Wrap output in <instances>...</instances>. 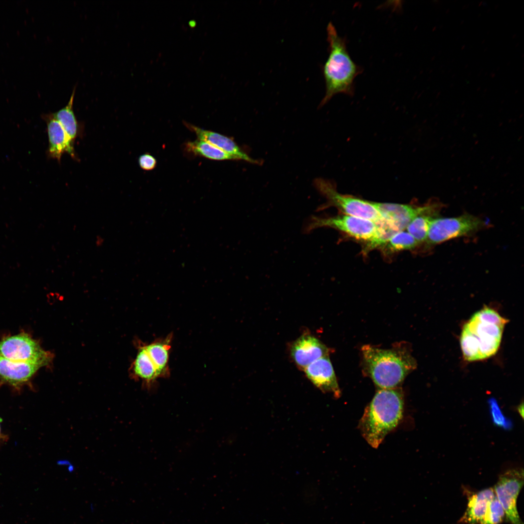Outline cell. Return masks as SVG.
<instances>
[{
    "instance_id": "obj_19",
    "label": "cell",
    "mask_w": 524,
    "mask_h": 524,
    "mask_svg": "<svg viewBox=\"0 0 524 524\" xmlns=\"http://www.w3.org/2000/svg\"><path fill=\"white\" fill-rule=\"evenodd\" d=\"M76 86L74 87L68 102L58 111L51 113L52 116L61 125L69 137L74 142L82 133V125L78 122L74 114L73 106Z\"/></svg>"
},
{
    "instance_id": "obj_28",
    "label": "cell",
    "mask_w": 524,
    "mask_h": 524,
    "mask_svg": "<svg viewBox=\"0 0 524 524\" xmlns=\"http://www.w3.org/2000/svg\"><path fill=\"white\" fill-rule=\"evenodd\" d=\"M517 411L519 412V414L521 416L522 419H523L524 418V404H523V402H522V403L520 404L517 407Z\"/></svg>"
},
{
    "instance_id": "obj_24",
    "label": "cell",
    "mask_w": 524,
    "mask_h": 524,
    "mask_svg": "<svg viewBox=\"0 0 524 524\" xmlns=\"http://www.w3.org/2000/svg\"><path fill=\"white\" fill-rule=\"evenodd\" d=\"M505 517V511L496 495L489 503L480 524H499Z\"/></svg>"
},
{
    "instance_id": "obj_25",
    "label": "cell",
    "mask_w": 524,
    "mask_h": 524,
    "mask_svg": "<svg viewBox=\"0 0 524 524\" xmlns=\"http://www.w3.org/2000/svg\"><path fill=\"white\" fill-rule=\"evenodd\" d=\"M488 402L493 423L496 426L505 430L511 429L513 426L512 422L502 413L497 400L494 398H491Z\"/></svg>"
},
{
    "instance_id": "obj_15",
    "label": "cell",
    "mask_w": 524,
    "mask_h": 524,
    "mask_svg": "<svg viewBox=\"0 0 524 524\" xmlns=\"http://www.w3.org/2000/svg\"><path fill=\"white\" fill-rule=\"evenodd\" d=\"M184 124L188 129L192 132H195L198 139L210 143L233 156L237 160H243L252 164H260V162L252 159L243 151L236 143L230 138L214 131L201 129L187 123H185Z\"/></svg>"
},
{
    "instance_id": "obj_27",
    "label": "cell",
    "mask_w": 524,
    "mask_h": 524,
    "mask_svg": "<svg viewBox=\"0 0 524 524\" xmlns=\"http://www.w3.org/2000/svg\"><path fill=\"white\" fill-rule=\"evenodd\" d=\"M104 242L103 238L100 236L97 235L96 238L95 244L97 246L100 247L102 246Z\"/></svg>"
},
{
    "instance_id": "obj_9",
    "label": "cell",
    "mask_w": 524,
    "mask_h": 524,
    "mask_svg": "<svg viewBox=\"0 0 524 524\" xmlns=\"http://www.w3.org/2000/svg\"><path fill=\"white\" fill-rule=\"evenodd\" d=\"M524 470H509L501 474L493 490L505 511V517L511 524H523L517 508V499L524 485Z\"/></svg>"
},
{
    "instance_id": "obj_11",
    "label": "cell",
    "mask_w": 524,
    "mask_h": 524,
    "mask_svg": "<svg viewBox=\"0 0 524 524\" xmlns=\"http://www.w3.org/2000/svg\"><path fill=\"white\" fill-rule=\"evenodd\" d=\"M291 358L302 370L315 360L329 354V349L314 336L304 334L297 338L290 348Z\"/></svg>"
},
{
    "instance_id": "obj_1",
    "label": "cell",
    "mask_w": 524,
    "mask_h": 524,
    "mask_svg": "<svg viewBox=\"0 0 524 524\" xmlns=\"http://www.w3.org/2000/svg\"><path fill=\"white\" fill-rule=\"evenodd\" d=\"M508 322V319L489 307H484L473 314L463 326L460 336L465 360L479 361L494 355Z\"/></svg>"
},
{
    "instance_id": "obj_7",
    "label": "cell",
    "mask_w": 524,
    "mask_h": 524,
    "mask_svg": "<svg viewBox=\"0 0 524 524\" xmlns=\"http://www.w3.org/2000/svg\"><path fill=\"white\" fill-rule=\"evenodd\" d=\"M484 225L480 218L467 213L454 217L434 218L426 241L429 245H437L475 232Z\"/></svg>"
},
{
    "instance_id": "obj_16",
    "label": "cell",
    "mask_w": 524,
    "mask_h": 524,
    "mask_svg": "<svg viewBox=\"0 0 524 524\" xmlns=\"http://www.w3.org/2000/svg\"><path fill=\"white\" fill-rule=\"evenodd\" d=\"M495 494L493 488H489L468 496L466 510L458 523L463 524H480L489 502Z\"/></svg>"
},
{
    "instance_id": "obj_5",
    "label": "cell",
    "mask_w": 524,
    "mask_h": 524,
    "mask_svg": "<svg viewBox=\"0 0 524 524\" xmlns=\"http://www.w3.org/2000/svg\"><path fill=\"white\" fill-rule=\"evenodd\" d=\"M314 183L317 190L327 199L326 205L334 206L345 214L374 222L382 218L373 202L341 194L334 182L329 180L318 178L314 180Z\"/></svg>"
},
{
    "instance_id": "obj_3",
    "label": "cell",
    "mask_w": 524,
    "mask_h": 524,
    "mask_svg": "<svg viewBox=\"0 0 524 524\" xmlns=\"http://www.w3.org/2000/svg\"><path fill=\"white\" fill-rule=\"evenodd\" d=\"M404 400L399 388L379 389L366 407L359 423L367 442L377 448L403 417Z\"/></svg>"
},
{
    "instance_id": "obj_10",
    "label": "cell",
    "mask_w": 524,
    "mask_h": 524,
    "mask_svg": "<svg viewBox=\"0 0 524 524\" xmlns=\"http://www.w3.org/2000/svg\"><path fill=\"white\" fill-rule=\"evenodd\" d=\"M382 218L389 221L398 231L406 229L416 216L428 213H436L438 203H430L418 206L409 204L373 202Z\"/></svg>"
},
{
    "instance_id": "obj_12",
    "label": "cell",
    "mask_w": 524,
    "mask_h": 524,
    "mask_svg": "<svg viewBox=\"0 0 524 524\" xmlns=\"http://www.w3.org/2000/svg\"><path fill=\"white\" fill-rule=\"evenodd\" d=\"M308 378L324 393H330L336 398L341 392L328 356L313 362L303 370Z\"/></svg>"
},
{
    "instance_id": "obj_4",
    "label": "cell",
    "mask_w": 524,
    "mask_h": 524,
    "mask_svg": "<svg viewBox=\"0 0 524 524\" xmlns=\"http://www.w3.org/2000/svg\"><path fill=\"white\" fill-rule=\"evenodd\" d=\"M329 53L323 66L326 93L320 104L322 106L334 95L344 94L352 96L354 81L361 73V67L351 58L345 39L340 37L331 22L327 28Z\"/></svg>"
},
{
    "instance_id": "obj_17",
    "label": "cell",
    "mask_w": 524,
    "mask_h": 524,
    "mask_svg": "<svg viewBox=\"0 0 524 524\" xmlns=\"http://www.w3.org/2000/svg\"><path fill=\"white\" fill-rule=\"evenodd\" d=\"M133 376L151 387L160 376L148 355L144 345L140 346L132 365Z\"/></svg>"
},
{
    "instance_id": "obj_6",
    "label": "cell",
    "mask_w": 524,
    "mask_h": 524,
    "mask_svg": "<svg viewBox=\"0 0 524 524\" xmlns=\"http://www.w3.org/2000/svg\"><path fill=\"white\" fill-rule=\"evenodd\" d=\"M0 357L18 362L37 363L42 367L51 361V353L44 350L38 341L22 331L7 336L0 341Z\"/></svg>"
},
{
    "instance_id": "obj_22",
    "label": "cell",
    "mask_w": 524,
    "mask_h": 524,
    "mask_svg": "<svg viewBox=\"0 0 524 524\" xmlns=\"http://www.w3.org/2000/svg\"><path fill=\"white\" fill-rule=\"evenodd\" d=\"M377 229L374 238L367 242L365 248L367 251L385 245L395 233L399 231L389 221L382 218L375 222Z\"/></svg>"
},
{
    "instance_id": "obj_26",
    "label": "cell",
    "mask_w": 524,
    "mask_h": 524,
    "mask_svg": "<svg viewBox=\"0 0 524 524\" xmlns=\"http://www.w3.org/2000/svg\"><path fill=\"white\" fill-rule=\"evenodd\" d=\"M138 164L140 167L146 171H149L153 169L156 166L157 161L156 159L149 153H145L139 156L138 158Z\"/></svg>"
},
{
    "instance_id": "obj_8",
    "label": "cell",
    "mask_w": 524,
    "mask_h": 524,
    "mask_svg": "<svg viewBox=\"0 0 524 524\" xmlns=\"http://www.w3.org/2000/svg\"><path fill=\"white\" fill-rule=\"evenodd\" d=\"M320 227L338 229L356 239L368 242L375 236L377 226L375 222L347 214L329 217H312L305 229L310 232Z\"/></svg>"
},
{
    "instance_id": "obj_2",
    "label": "cell",
    "mask_w": 524,
    "mask_h": 524,
    "mask_svg": "<svg viewBox=\"0 0 524 524\" xmlns=\"http://www.w3.org/2000/svg\"><path fill=\"white\" fill-rule=\"evenodd\" d=\"M361 352L364 372L379 389L397 388L416 366L404 345L382 349L365 345Z\"/></svg>"
},
{
    "instance_id": "obj_13",
    "label": "cell",
    "mask_w": 524,
    "mask_h": 524,
    "mask_svg": "<svg viewBox=\"0 0 524 524\" xmlns=\"http://www.w3.org/2000/svg\"><path fill=\"white\" fill-rule=\"evenodd\" d=\"M42 117L46 121L47 126L49 138V147L47 152L48 156L56 159L60 162L62 155L66 152L73 159H77L74 142L59 122L52 116L51 113L43 115Z\"/></svg>"
},
{
    "instance_id": "obj_20",
    "label": "cell",
    "mask_w": 524,
    "mask_h": 524,
    "mask_svg": "<svg viewBox=\"0 0 524 524\" xmlns=\"http://www.w3.org/2000/svg\"><path fill=\"white\" fill-rule=\"evenodd\" d=\"M186 149L194 155L213 160H237L233 156L203 140L197 139L186 144Z\"/></svg>"
},
{
    "instance_id": "obj_29",
    "label": "cell",
    "mask_w": 524,
    "mask_h": 524,
    "mask_svg": "<svg viewBox=\"0 0 524 524\" xmlns=\"http://www.w3.org/2000/svg\"></svg>"
},
{
    "instance_id": "obj_14",
    "label": "cell",
    "mask_w": 524,
    "mask_h": 524,
    "mask_svg": "<svg viewBox=\"0 0 524 524\" xmlns=\"http://www.w3.org/2000/svg\"><path fill=\"white\" fill-rule=\"evenodd\" d=\"M42 367L37 363L14 361L0 357V380L19 387L28 382Z\"/></svg>"
},
{
    "instance_id": "obj_18",
    "label": "cell",
    "mask_w": 524,
    "mask_h": 524,
    "mask_svg": "<svg viewBox=\"0 0 524 524\" xmlns=\"http://www.w3.org/2000/svg\"><path fill=\"white\" fill-rule=\"evenodd\" d=\"M171 339L172 336L170 335L164 339L144 344L161 377H167L169 374L168 361Z\"/></svg>"
},
{
    "instance_id": "obj_23",
    "label": "cell",
    "mask_w": 524,
    "mask_h": 524,
    "mask_svg": "<svg viewBox=\"0 0 524 524\" xmlns=\"http://www.w3.org/2000/svg\"><path fill=\"white\" fill-rule=\"evenodd\" d=\"M419 243L407 231L400 230L395 233L385 244L391 251H399L414 248Z\"/></svg>"
},
{
    "instance_id": "obj_21",
    "label": "cell",
    "mask_w": 524,
    "mask_h": 524,
    "mask_svg": "<svg viewBox=\"0 0 524 524\" xmlns=\"http://www.w3.org/2000/svg\"><path fill=\"white\" fill-rule=\"evenodd\" d=\"M434 213H428L419 215L415 217L406 227L407 231L418 243L426 240L429 226L434 218L431 214Z\"/></svg>"
}]
</instances>
